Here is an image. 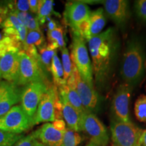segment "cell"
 I'll use <instances>...</instances> for the list:
<instances>
[{"mask_svg":"<svg viewBox=\"0 0 146 146\" xmlns=\"http://www.w3.org/2000/svg\"><path fill=\"white\" fill-rule=\"evenodd\" d=\"M112 146H116V145H112Z\"/></svg>","mask_w":146,"mask_h":146,"instance_id":"44","label":"cell"},{"mask_svg":"<svg viewBox=\"0 0 146 146\" xmlns=\"http://www.w3.org/2000/svg\"><path fill=\"white\" fill-rule=\"evenodd\" d=\"M134 8L137 17L146 23V0H137L134 2Z\"/></svg>","mask_w":146,"mask_h":146,"instance_id":"32","label":"cell"},{"mask_svg":"<svg viewBox=\"0 0 146 146\" xmlns=\"http://www.w3.org/2000/svg\"><path fill=\"white\" fill-rule=\"evenodd\" d=\"M1 28L3 35L10 36L23 45L28 30L12 12L8 14Z\"/></svg>","mask_w":146,"mask_h":146,"instance_id":"16","label":"cell"},{"mask_svg":"<svg viewBox=\"0 0 146 146\" xmlns=\"http://www.w3.org/2000/svg\"><path fill=\"white\" fill-rule=\"evenodd\" d=\"M89 20L91 37L101 33L106 24V17L104 8H100L91 12Z\"/></svg>","mask_w":146,"mask_h":146,"instance_id":"20","label":"cell"},{"mask_svg":"<svg viewBox=\"0 0 146 146\" xmlns=\"http://www.w3.org/2000/svg\"><path fill=\"white\" fill-rule=\"evenodd\" d=\"M12 12L28 31H41L40 25L36 17H35L29 12H22L18 10H13Z\"/></svg>","mask_w":146,"mask_h":146,"instance_id":"23","label":"cell"},{"mask_svg":"<svg viewBox=\"0 0 146 146\" xmlns=\"http://www.w3.org/2000/svg\"><path fill=\"white\" fill-rule=\"evenodd\" d=\"M19 52H9L0 58V74L5 81L14 83L17 79L20 65Z\"/></svg>","mask_w":146,"mask_h":146,"instance_id":"15","label":"cell"},{"mask_svg":"<svg viewBox=\"0 0 146 146\" xmlns=\"http://www.w3.org/2000/svg\"><path fill=\"white\" fill-rule=\"evenodd\" d=\"M33 125V120L21 106H14L0 118V130L5 132L21 134L28 131Z\"/></svg>","mask_w":146,"mask_h":146,"instance_id":"7","label":"cell"},{"mask_svg":"<svg viewBox=\"0 0 146 146\" xmlns=\"http://www.w3.org/2000/svg\"><path fill=\"white\" fill-rule=\"evenodd\" d=\"M70 58L81 77L94 86V72L85 40L78 34L72 33Z\"/></svg>","mask_w":146,"mask_h":146,"instance_id":"4","label":"cell"},{"mask_svg":"<svg viewBox=\"0 0 146 146\" xmlns=\"http://www.w3.org/2000/svg\"><path fill=\"white\" fill-rule=\"evenodd\" d=\"M48 44L47 47L52 50H60L66 47V43L64 37V29L61 26H58L53 31H47Z\"/></svg>","mask_w":146,"mask_h":146,"instance_id":"21","label":"cell"},{"mask_svg":"<svg viewBox=\"0 0 146 146\" xmlns=\"http://www.w3.org/2000/svg\"><path fill=\"white\" fill-rule=\"evenodd\" d=\"M21 89L13 83L2 81L0 85V118L21 100Z\"/></svg>","mask_w":146,"mask_h":146,"instance_id":"14","label":"cell"},{"mask_svg":"<svg viewBox=\"0 0 146 146\" xmlns=\"http://www.w3.org/2000/svg\"><path fill=\"white\" fill-rule=\"evenodd\" d=\"M49 86L47 83L43 81H35L25 86L22 91L21 107L32 120L35 116L41 97Z\"/></svg>","mask_w":146,"mask_h":146,"instance_id":"8","label":"cell"},{"mask_svg":"<svg viewBox=\"0 0 146 146\" xmlns=\"http://www.w3.org/2000/svg\"><path fill=\"white\" fill-rule=\"evenodd\" d=\"M146 55L143 43L137 37L127 42L122 60L120 74L125 83L134 87L144 78Z\"/></svg>","mask_w":146,"mask_h":146,"instance_id":"2","label":"cell"},{"mask_svg":"<svg viewBox=\"0 0 146 146\" xmlns=\"http://www.w3.org/2000/svg\"><path fill=\"white\" fill-rule=\"evenodd\" d=\"M5 20V18L3 17V16L0 15V28H1V27H2V25H3V22H4Z\"/></svg>","mask_w":146,"mask_h":146,"instance_id":"39","label":"cell"},{"mask_svg":"<svg viewBox=\"0 0 146 146\" xmlns=\"http://www.w3.org/2000/svg\"><path fill=\"white\" fill-rule=\"evenodd\" d=\"M103 4L106 15L118 26L125 27L130 16L128 1L106 0Z\"/></svg>","mask_w":146,"mask_h":146,"instance_id":"13","label":"cell"},{"mask_svg":"<svg viewBox=\"0 0 146 146\" xmlns=\"http://www.w3.org/2000/svg\"><path fill=\"white\" fill-rule=\"evenodd\" d=\"M59 95L58 89L54 85H50L42 96L37 110L33 120V125L41 123H50L56 120L55 102Z\"/></svg>","mask_w":146,"mask_h":146,"instance_id":"11","label":"cell"},{"mask_svg":"<svg viewBox=\"0 0 146 146\" xmlns=\"http://www.w3.org/2000/svg\"><path fill=\"white\" fill-rule=\"evenodd\" d=\"M90 13V9L85 3L71 1L66 3L65 5L64 19L72 32H75L78 25L89 18Z\"/></svg>","mask_w":146,"mask_h":146,"instance_id":"12","label":"cell"},{"mask_svg":"<svg viewBox=\"0 0 146 146\" xmlns=\"http://www.w3.org/2000/svg\"><path fill=\"white\" fill-rule=\"evenodd\" d=\"M81 131H85L90 137L91 143L98 146H106L109 135L106 128L94 113L86 112L83 114Z\"/></svg>","mask_w":146,"mask_h":146,"instance_id":"10","label":"cell"},{"mask_svg":"<svg viewBox=\"0 0 146 146\" xmlns=\"http://www.w3.org/2000/svg\"><path fill=\"white\" fill-rule=\"evenodd\" d=\"M82 137L78 132L66 128L64 133L61 146H78L82 142Z\"/></svg>","mask_w":146,"mask_h":146,"instance_id":"28","label":"cell"},{"mask_svg":"<svg viewBox=\"0 0 146 146\" xmlns=\"http://www.w3.org/2000/svg\"><path fill=\"white\" fill-rule=\"evenodd\" d=\"M62 104V116L68 129L78 132L81 131V123L83 114H81L66 100L60 98Z\"/></svg>","mask_w":146,"mask_h":146,"instance_id":"18","label":"cell"},{"mask_svg":"<svg viewBox=\"0 0 146 146\" xmlns=\"http://www.w3.org/2000/svg\"><path fill=\"white\" fill-rule=\"evenodd\" d=\"M140 145L141 146H146V129L142 133L141 139H140Z\"/></svg>","mask_w":146,"mask_h":146,"instance_id":"37","label":"cell"},{"mask_svg":"<svg viewBox=\"0 0 146 146\" xmlns=\"http://www.w3.org/2000/svg\"><path fill=\"white\" fill-rule=\"evenodd\" d=\"M37 141L49 146H61L64 133L54 127L52 123H45L39 129L33 132Z\"/></svg>","mask_w":146,"mask_h":146,"instance_id":"17","label":"cell"},{"mask_svg":"<svg viewBox=\"0 0 146 146\" xmlns=\"http://www.w3.org/2000/svg\"><path fill=\"white\" fill-rule=\"evenodd\" d=\"M135 115L139 121L146 123V95H141L135 104Z\"/></svg>","mask_w":146,"mask_h":146,"instance_id":"29","label":"cell"},{"mask_svg":"<svg viewBox=\"0 0 146 146\" xmlns=\"http://www.w3.org/2000/svg\"><path fill=\"white\" fill-rule=\"evenodd\" d=\"M111 135L113 145L141 146L140 139L143 130L133 123H124L114 119L111 121Z\"/></svg>","mask_w":146,"mask_h":146,"instance_id":"5","label":"cell"},{"mask_svg":"<svg viewBox=\"0 0 146 146\" xmlns=\"http://www.w3.org/2000/svg\"><path fill=\"white\" fill-rule=\"evenodd\" d=\"M58 89L60 98L66 100L80 114H83L87 112L83 107L81 98L74 88L69 86L66 83Z\"/></svg>","mask_w":146,"mask_h":146,"instance_id":"19","label":"cell"},{"mask_svg":"<svg viewBox=\"0 0 146 146\" xmlns=\"http://www.w3.org/2000/svg\"><path fill=\"white\" fill-rule=\"evenodd\" d=\"M36 139L33 133L26 137H23L20 139L13 146H35Z\"/></svg>","mask_w":146,"mask_h":146,"instance_id":"33","label":"cell"},{"mask_svg":"<svg viewBox=\"0 0 146 146\" xmlns=\"http://www.w3.org/2000/svg\"><path fill=\"white\" fill-rule=\"evenodd\" d=\"M47 21H49L48 25H47V28H48V31H53L55 29H56L57 27L59 26L57 22L55 21L54 20L50 19V17L47 18Z\"/></svg>","mask_w":146,"mask_h":146,"instance_id":"36","label":"cell"},{"mask_svg":"<svg viewBox=\"0 0 146 146\" xmlns=\"http://www.w3.org/2000/svg\"><path fill=\"white\" fill-rule=\"evenodd\" d=\"M52 125L56 129L59 130L61 132L64 133L66 127V123L62 119H58L54 120L52 123Z\"/></svg>","mask_w":146,"mask_h":146,"instance_id":"34","label":"cell"},{"mask_svg":"<svg viewBox=\"0 0 146 146\" xmlns=\"http://www.w3.org/2000/svg\"><path fill=\"white\" fill-rule=\"evenodd\" d=\"M29 11L33 14H37L39 1L38 0H29Z\"/></svg>","mask_w":146,"mask_h":146,"instance_id":"35","label":"cell"},{"mask_svg":"<svg viewBox=\"0 0 146 146\" xmlns=\"http://www.w3.org/2000/svg\"><path fill=\"white\" fill-rule=\"evenodd\" d=\"M85 146H98V145H95V144H94V143H91V142H89V143H87L86 145Z\"/></svg>","mask_w":146,"mask_h":146,"instance_id":"40","label":"cell"},{"mask_svg":"<svg viewBox=\"0 0 146 146\" xmlns=\"http://www.w3.org/2000/svg\"><path fill=\"white\" fill-rule=\"evenodd\" d=\"M20 65L17 79L14 84L17 86H26L35 81H43L48 83L47 74L40 66L39 61L31 58L23 51L19 52Z\"/></svg>","mask_w":146,"mask_h":146,"instance_id":"6","label":"cell"},{"mask_svg":"<svg viewBox=\"0 0 146 146\" xmlns=\"http://www.w3.org/2000/svg\"><path fill=\"white\" fill-rule=\"evenodd\" d=\"M67 85L75 89L85 110L87 112L94 113L99 110L101 106V100L94 87L85 81L74 64L72 63V74L67 81Z\"/></svg>","mask_w":146,"mask_h":146,"instance_id":"3","label":"cell"},{"mask_svg":"<svg viewBox=\"0 0 146 146\" xmlns=\"http://www.w3.org/2000/svg\"><path fill=\"white\" fill-rule=\"evenodd\" d=\"M2 36H3V35H2V34L1 33H0V40L1 39V38H2Z\"/></svg>","mask_w":146,"mask_h":146,"instance_id":"41","label":"cell"},{"mask_svg":"<svg viewBox=\"0 0 146 146\" xmlns=\"http://www.w3.org/2000/svg\"><path fill=\"white\" fill-rule=\"evenodd\" d=\"M1 78V74H0V78Z\"/></svg>","mask_w":146,"mask_h":146,"instance_id":"43","label":"cell"},{"mask_svg":"<svg viewBox=\"0 0 146 146\" xmlns=\"http://www.w3.org/2000/svg\"><path fill=\"white\" fill-rule=\"evenodd\" d=\"M23 137L21 134H15L0 130V146H13Z\"/></svg>","mask_w":146,"mask_h":146,"instance_id":"31","label":"cell"},{"mask_svg":"<svg viewBox=\"0 0 146 146\" xmlns=\"http://www.w3.org/2000/svg\"><path fill=\"white\" fill-rule=\"evenodd\" d=\"M53 12L52 0H40L38 6L37 18L40 25H44L45 21L50 18Z\"/></svg>","mask_w":146,"mask_h":146,"instance_id":"27","label":"cell"},{"mask_svg":"<svg viewBox=\"0 0 146 146\" xmlns=\"http://www.w3.org/2000/svg\"><path fill=\"white\" fill-rule=\"evenodd\" d=\"M50 72L52 75L54 85L58 88L67 83L64 78V70L62 62L58 56L57 53L53 57L52 64H51Z\"/></svg>","mask_w":146,"mask_h":146,"instance_id":"22","label":"cell"},{"mask_svg":"<svg viewBox=\"0 0 146 146\" xmlns=\"http://www.w3.org/2000/svg\"><path fill=\"white\" fill-rule=\"evenodd\" d=\"M39 62L43 71L47 74L50 72L53 57L57 53V50H52L46 45L39 49Z\"/></svg>","mask_w":146,"mask_h":146,"instance_id":"26","label":"cell"},{"mask_svg":"<svg viewBox=\"0 0 146 146\" xmlns=\"http://www.w3.org/2000/svg\"><path fill=\"white\" fill-rule=\"evenodd\" d=\"M62 64L64 70V78L66 81H68L72 72V62L68 50L66 47L62 49Z\"/></svg>","mask_w":146,"mask_h":146,"instance_id":"30","label":"cell"},{"mask_svg":"<svg viewBox=\"0 0 146 146\" xmlns=\"http://www.w3.org/2000/svg\"><path fill=\"white\" fill-rule=\"evenodd\" d=\"M45 45V37L41 31H28L23 45V50L28 47H35L40 49Z\"/></svg>","mask_w":146,"mask_h":146,"instance_id":"25","label":"cell"},{"mask_svg":"<svg viewBox=\"0 0 146 146\" xmlns=\"http://www.w3.org/2000/svg\"><path fill=\"white\" fill-rule=\"evenodd\" d=\"M23 50V44L20 42L3 35L0 40V58L9 52H19Z\"/></svg>","mask_w":146,"mask_h":146,"instance_id":"24","label":"cell"},{"mask_svg":"<svg viewBox=\"0 0 146 146\" xmlns=\"http://www.w3.org/2000/svg\"><path fill=\"white\" fill-rule=\"evenodd\" d=\"M35 146H49V145H45V144L42 143H41V142L37 141V140L36 139L35 143Z\"/></svg>","mask_w":146,"mask_h":146,"instance_id":"38","label":"cell"},{"mask_svg":"<svg viewBox=\"0 0 146 146\" xmlns=\"http://www.w3.org/2000/svg\"><path fill=\"white\" fill-rule=\"evenodd\" d=\"M92 58L95 82L100 90L108 89L112 80L120 48V40L116 29H106L88 41Z\"/></svg>","mask_w":146,"mask_h":146,"instance_id":"1","label":"cell"},{"mask_svg":"<svg viewBox=\"0 0 146 146\" xmlns=\"http://www.w3.org/2000/svg\"><path fill=\"white\" fill-rule=\"evenodd\" d=\"M1 82H2V81H1V80H0V85H1Z\"/></svg>","mask_w":146,"mask_h":146,"instance_id":"42","label":"cell"},{"mask_svg":"<svg viewBox=\"0 0 146 146\" xmlns=\"http://www.w3.org/2000/svg\"><path fill=\"white\" fill-rule=\"evenodd\" d=\"M133 87L124 83L120 85L113 97L111 112L113 119L117 121L130 123L129 104Z\"/></svg>","mask_w":146,"mask_h":146,"instance_id":"9","label":"cell"}]
</instances>
